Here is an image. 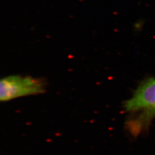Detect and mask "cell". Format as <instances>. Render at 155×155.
I'll return each mask as SVG.
<instances>
[{
    "label": "cell",
    "mask_w": 155,
    "mask_h": 155,
    "mask_svg": "<svg viewBox=\"0 0 155 155\" xmlns=\"http://www.w3.org/2000/svg\"><path fill=\"white\" fill-rule=\"evenodd\" d=\"M45 83L40 78L11 75L1 81L0 100L6 102L17 98L41 94L45 91Z\"/></svg>",
    "instance_id": "obj_1"
},
{
    "label": "cell",
    "mask_w": 155,
    "mask_h": 155,
    "mask_svg": "<svg viewBox=\"0 0 155 155\" xmlns=\"http://www.w3.org/2000/svg\"><path fill=\"white\" fill-rule=\"evenodd\" d=\"M126 110L131 112L142 111L141 119L147 120L155 115V79L150 78L141 83L132 98L124 105Z\"/></svg>",
    "instance_id": "obj_2"
}]
</instances>
